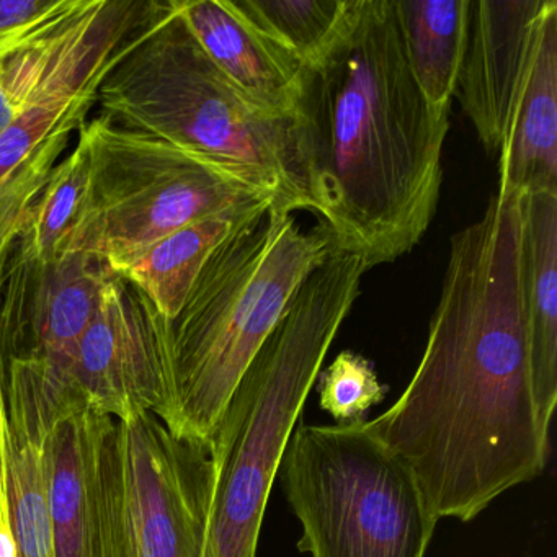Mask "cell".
Instances as JSON below:
<instances>
[{"instance_id": "cell-16", "label": "cell", "mask_w": 557, "mask_h": 557, "mask_svg": "<svg viewBox=\"0 0 557 557\" xmlns=\"http://www.w3.org/2000/svg\"><path fill=\"white\" fill-rule=\"evenodd\" d=\"M265 208L269 207L188 224L110 269L136 286L164 318L174 322L211 253L237 226Z\"/></svg>"}, {"instance_id": "cell-6", "label": "cell", "mask_w": 557, "mask_h": 557, "mask_svg": "<svg viewBox=\"0 0 557 557\" xmlns=\"http://www.w3.org/2000/svg\"><path fill=\"white\" fill-rule=\"evenodd\" d=\"M311 557H426L438 518L406 465L363 422L298 423L280 465Z\"/></svg>"}, {"instance_id": "cell-18", "label": "cell", "mask_w": 557, "mask_h": 557, "mask_svg": "<svg viewBox=\"0 0 557 557\" xmlns=\"http://www.w3.org/2000/svg\"><path fill=\"white\" fill-rule=\"evenodd\" d=\"M116 57V54H115ZM115 57L81 54L54 71L30 106L0 136V182L66 125L83 126Z\"/></svg>"}, {"instance_id": "cell-10", "label": "cell", "mask_w": 557, "mask_h": 557, "mask_svg": "<svg viewBox=\"0 0 557 557\" xmlns=\"http://www.w3.org/2000/svg\"><path fill=\"white\" fill-rule=\"evenodd\" d=\"M113 275L106 260L66 252L51 262L12 252L0 293V368L34 364L71 389L67 367Z\"/></svg>"}, {"instance_id": "cell-17", "label": "cell", "mask_w": 557, "mask_h": 557, "mask_svg": "<svg viewBox=\"0 0 557 557\" xmlns=\"http://www.w3.org/2000/svg\"><path fill=\"white\" fill-rule=\"evenodd\" d=\"M471 0H394L410 73L435 109L449 110L468 38Z\"/></svg>"}, {"instance_id": "cell-15", "label": "cell", "mask_w": 557, "mask_h": 557, "mask_svg": "<svg viewBox=\"0 0 557 557\" xmlns=\"http://www.w3.org/2000/svg\"><path fill=\"white\" fill-rule=\"evenodd\" d=\"M497 158V191L557 194V0L541 25L530 77Z\"/></svg>"}, {"instance_id": "cell-26", "label": "cell", "mask_w": 557, "mask_h": 557, "mask_svg": "<svg viewBox=\"0 0 557 557\" xmlns=\"http://www.w3.org/2000/svg\"><path fill=\"white\" fill-rule=\"evenodd\" d=\"M17 116L18 109L12 102L11 97H9L8 90H5L4 84H2V77H0V136L8 132L9 126L15 122Z\"/></svg>"}, {"instance_id": "cell-7", "label": "cell", "mask_w": 557, "mask_h": 557, "mask_svg": "<svg viewBox=\"0 0 557 557\" xmlns=\"http://www.w3.org/2000/svg\"><path fill=\"white\" fill-rule=\"evenodd\" d=\"M90 191L70 252L109 265L207 218L278 208L275 198L203 156L100 115L79 128Z\"/></svg>"}, {"instance_id": "cell-2", "label": "cell", "mask_w": 557, "mask_h": 557, "mask_svg": "<svg viewBox=\"0 0 557 557\" xmlns=\"http://www.w3.org/2000/svg\"><path fill=\"white\" fill-rule=\"evenodd\" d=\"M448 115L410 73L394 0H355L305 67L295 112L309 211L337 249L373 269L420 243L438 207Z\"/></svg>"}, {"instance_id": "cell-5", "label": "cell", "mask_w": 557, "mask_h": 557, "mask_svg": "<svg viewBox=\"0 0 557 557\" xmlns=\"http://www.w3.org/2000/svg\"><path fill=\"white\" fill-rule=\"evenodd\" d=\"M335 249L319 223L302 230L269 207L211 253L174 324V386L159 416L182 438L210 445L218 422L302 283Z\"/></svg>"}, {"instance_id": "cell-9", "label": "cell", "mask_w": 557, "mask_h": 557, "mask_svg": "<svg viewBox=\"0 0 557 557\" xmlns=\"http://www.w3.org/2000/svg\"><path fill=\"white\" fill-rule=\"evenodd\" d=\"M119 436L126 508L141 557L203 556L210 445L175 435L152 412L119 422Z\"/></svg>"}, {"instance_id": "cell-8", "label": "cell", "mask_w": 557, "mask_h": 557, "mask_svg": "<svg viewBox=\"0 0 557 557\" xmlns=\"http://www.w3.org/2000/svg\"><path fill=\"white\" fill-rule=\"evenodd\" d=\"M71 389L119 422L161 416L174 386V324L132 283L110 276L67 367Z\"/></svg>"}, {"instance_id": "cell-12", "label": "cell", "mask_w": 557, "mask_h": 557, "mask_svg": "<svg viewBox=\"0 0 557 557\" xmlns=\"http://www.w3.org/2000/svg\"><path fill=\"white\" fill-rule=\"evenodd\" d=\"M115 432V419L76 403L45 438L54 557H106L107 461Z\"/></svg>"}, {"instance_id": "cell-20", "label": "cell", "mask_w": 557, "mask_h": 557, "mask_svg": "<svg viewBox=\"0 0 557 557\" xmlns=\"http://www.w3.org/2000/svg\"><path fill=\"white\" fill-rule=\"evenodd\" d=\"M89 191V149L79 136L76 148L51 171L15 240L14 253L24 259L51 262L70 252Z\"/></svg>"}, {"instance_id": "cell-22", "label": "cell", "mask_w": 557, "mask_h": 557, "mask_svg": "<svg viewBox=\"0 0 557 557\" xmlns=\"http://www.w3.org/2000/svg\"><path fill=\"white\" fill-rule=\"evenodd\" d=\"M74 132H79V126L66 125L58 129L17 171L0 182V293L15 240L51 171L70 148Z\"/></svg>"}, {"instance_id": "cell-14", "label": "cell", "mask_w": 557, "mask_h": 557, "mask_svg": "<svg viewBox=\"0 0 557 557\" xmlns=\"http://www.w3.org/2000/svg\"><path fill=\"white\" fill-rule=\"evenodd\" d=\"M521 301L534 404L549 432L557 404V194L523 197Z\"/></svg>"}, {"instance_id": "cell-19", "label": "cell", "mask_w": 557, "mask_h": 557, "mask_svg": "<svg viewBox=\"0 0 557 557\" xmlns=\"http://www.w3.org/2000/svg\"><path fill=\"white\" fill-rule=\"evenodd\" d=\"M0 487L17 557H54L44 448L8 419L0 377Z\"/></svg>"}, {"instance_id": "cell-25", "label": "cell", "mask_w": 557, "mask_h": 557, "mask_svg": "<svg viewBox=\"0 0 557 557\" xmlns=\"http://www.w3.org/2000/svg\"><path fill=\"white\" fill-rule=\"evenodd\" d=\"M106 557H141L123 491L119 433L113 440L107 462Z\"/></svg>"}, {"instance_id": "cell-21", "label": "cell", "mask_w": 557, "mask_h": 557, "mask_svg": "<svg viewBox=\"0 0 557 557\" xmlns=\"http://www.w3.org/2000/svg\"><path fill=\"white\" fill-rule=\"evenodd\" d=\"M263 35L302 67L318 63L344 27L355 0H231Z\"/></svg>"}, {"instance_id": "cell-3", "label": "cell", "mask_w": 557, "mask_h": 557, "mask_svg": "<svg viewBox=\"0 0 557 557\" xmlns=\"http://www.w3.org/2000/svg\"><path fill=\"white\" fill-rule=\"evenodd\" d=\"M367 272L357 253L332 250L240 377L211 436L213 487L201 557H257L286 446Z\"/></svg>"}, {"instance_id": "cell-4", "label": "cell", "mask_w": 557, "mask_h": 557, "mask_svg": "<svg viewBox=\"0 0 557 557\" xmlns=\"http://www.w3.org/2000/svg\"><path fill=\"white\" fill-rule=\"evenodd\" d=\"M97 102L103 116L211 159L275 198L282 210H311L295 116L265 112L207 57L172 0L120 48Z\"/></svg>"}, {"instance_id": "cell-23", "label": "cell", "mask_w": 557, "mask_h": 557, "mask_svg": "<svg viewBox=\"0 0 557 557\" xmlns=\"http://www.w3.org/2000/svg\"><path fill=\"white\" fill-rule=\"evenodd\" d=\"M319 407L337 422H364L368 410L383 403L387 386L363 355L344 350L318 377Z\"/></svg>"}, {"instance_id": "cell-24", "label": "cell", "mask_w": 557, "mask_h": 557, "mask_svg": "<svg viewBox=\"0 0 557 557\" xmlns=\"http://www.w3.org/2000/svg\"><path fill=\"white\" fill-rule=\"evenodd\" d=\"M92 0H0V61L48 37L87 11Z\"/></svg>"}, {"instance_id": "cell-11", "label": "cell", "mask_w": 557, "mask_h": 557, "mask_svg": "<svg viewBox=\"0 0 557 557\" xmlns=\"http://www.w3.org/2000/svg\"><path fill=\"white\" fill-rule=\"evenodd\" d=\"M554 0H471L456 96L487 154L497 156Z\"/></svg>"}, {"instance_id": "cell-1", "label": "cell", "mask_w": 557, "mask_h": 557, "mask_svg": "<svg viewBox=\"0 0 557 557\" xmlns=\"http://www.w3.org/2000/svg\"><path fill=\"white\" fill-rule=\"evenodd\" d=\"M523 197L492 195L449 239L422 360L399 399L363 425L409 468L438 520L468 523L543 474L549 432L531 384L521 301Z\"/></svg>"}, {"instance_id": "cell-13", "label": "cell", "mask_w": 557, "mask_h": 557, "mask_svg": "<svg viewBox=\"0 0 557 557\" xmlns=\"http://www.w3.org/2000/svg\"><path fill=\"white\" fill-rule=\"evenodd\" d=\"M175 14L214 66L256 106L295 116L305 67L257 30L231 0H172Z\"/></svg>"}]
</instances>
